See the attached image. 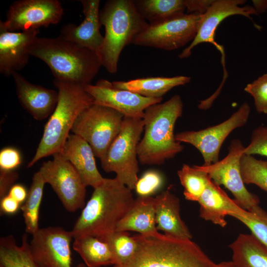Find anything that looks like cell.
<instances>
[{"mask_svg": "<svg viewBox=\"0 0 267 267\" xmlns=\"http://www.w3.org/2000/svg\"><path fill=\"white\" fill-rule=\"evenodd\" d=\"M63 13L58 0H18L10 5L3 22L8 31L22 32L57 24Z\"/></svg>", "mask_w": 267, "mask_h": 267, "instance_id": "obj_13", "label": "cell"}, {"mask_svg": "<svg viewBox=\"0 0 267 267\" xmlns=\"http://www.w3.org/2000/svg\"><path fill=\"white\" fill-rule=\"evenodd\" d=\"M39 29L12 32L0 20V73L5 77L22 70L28 64L30 48Z\"/></svg>", "mask_w": 267, "mask_h": 267, "instance_id": "obj_17", "label": "cell"}, {"mask_svg": "<svg viewBox=\"0 0 267 267\" xmlns=\"http://www.w3.org/2000/svg\"><path fill=\"white\" fill-rule=\"evenodd\" d=\"M143 129L142 119L124 117L119 133L100 159L103 170L114 173L115 178L132 190L138 179L137 148Z\"/></svg>", "mask_w": 267, "mask_h": 267, "instance_id": "obj_7", "label": "cell"}, {"mask_svg": "<svg viewBox=\"0 0 267 267\" xmlns=\"http://www.w3.org/2000/svg\"><path fill=\"white\" fill-rule=\"evenodd\" d=\"M250 107L244 102L228 119L215 126L197 131H184L175 135L179 142L189 143L197 149L204 159V165L219 161L221 146L230 133L244 126L249 119Z\"/></svg>", "mask_w": 267, "mask_h": 267, "instance_id": "obj_12", "label": "cell"}, {"mask_svg": "<svg viewBox=\"0 0 267 267\" xmlns=\"http://www.w3.org/2000/svg\"><path fill=\"white\" fill-rule=\"evenodd\" d=\"M124 117L113 109L93 103L79 115L71 132L87 141L100 159L119 133Z\"/></svg>", "mask_w": 267, "mask_h": 267, "instance_id": "obj_8", "label": "cell"}, {"mask_svg": "<svg viewBox=\"0 0 267 267\" xmlns=\"http://www.w3.org/2000/svg\"><path fill=\"white\" fill-rule=\"evenodd\" d=\"M177 174L184 188L185 198L187 200L198 202L211 179L208 175L200 170L197 165L191 167L185 164H183Z\"/></svg>", "mask_w": 267, "mask_h": 267, "instance_id": "obj_30", "label": "cell"}, {"mask_svg": "<svg viewBox=\"0 0 267 267\" xmlns=\"http://www.w3.org/2000/svg\"><path fill=\"white\" fill-rule=\"evenodd\" d=\"M183 102L175 95L163 103L147 107L142 120L144 134L137 148L138 161L142 165H161L181 152L184 147L176 139L174 128L181 117Z\"/></svg>", "mask_w": 267, "mask_h": 267, "instance_id": "obj_3", "label": "cell"}, {"mask_svg": "<svg viewBox=\"0 0 267 267\" xmlns=\"http://www.w3.org/2000/svg\"><path fill=\"white\" fill-rule=\"evenodd\" d=\"M30 55L43 61L54 80L85 86L90 84L102 66L98 55L60 36L37 37Z\"/></svg>", "mask_w": 267, "mask_h": 267, "instance_id": "obj_2", "label": "cell"}, {"mask_svg": "<svg viewBox=\"0 0 267 267\" xmlns=\"http://www.w3.org/2000/svg\"><path fill=\"white\" fill-rule=\"evenodd\" d=\"M134 201L132 190L116 178H104L93 191L71 231L73 238L99 237L115 230Z\"/></svg>", "mask_w": 267, "mask_h": 267, "instance_id": "obj_1", "label": "cell"}, {"mask_svg": "<svg viewBox=\"0 0 267 267\" xmlns=\"http://www.w3.org/2000/svg\"><path fill=\"white\" fill-rule=\"evenodd\" d=\"M136 8L149 24L184 13L185 0H134Z\"/></svg>", "mask_w": 267, "mask_h": 267, "instance_id": "obj_28", "label": "cell"}, {"mask_svg": "<svg viewBox=\"0 0 267 267\" xmlns=\"http://www.w3.org/2000/svg\"><path fill=\"white\" fill-rule=\"evenodd\" d=\"M86 91L92 97L93 103L113 109L124 117L142 119L145 109L161 103L163 98H149L135 92L114 87L112 82L98 80L95 85L84 86Z\"/></svg>", "mask_w": 267, "mask_h": 267, "instance_id": "obj_15", "label": "cell"}, {"mask_svg": "<svg viewBox=\"0 0 267 267\" xmlns=\"http://www.w3.org/2000/svg\"><path fill=\"white\" fill-rule=\"evenodd\" d=\"M231 216L247 226L252 234L267 248V213L264 210L260 207L253 212L243 209L239 214Z\"/></svg>", "mask_w": 267, "mask_h": 267, "instance_id": "obj_33", "label": "cell"}, {"mask_svg": "<svg viewBox=\"0 0 267 267\" xmlns=\"http://www.w3.org/2000/svg\"><path fill=\"white\" fill-rule=\"evenodd\" d=\"M43 163L39 169L45 183L49 184L64 208L74 212L85 206L86 186L72 165L60 152Z\"/></svg>", "mask_w": 267, "mask_h": 267, "instance_id": "obj_11", "label": "cell"}, {"mask_svg": "<svg viewBox=\"0 0 267 267\" xmlns=\"http://www.w3.org/2000/svg\"><path fill=\"white\" fill-rule=\"evenodd\" d=\"M240 169L244 183L255 184L267 191V166L265 161L243 154Z\"/></svg>", "mask_w": 267, "mask_h": 267, "instance_id": "obj_32", "label": "cell"}, {"mask_svg": "<svg viewBox=\"0 0 267 267\" xmlns=\"http://www.w3.org/2000/svg\"><path fill=\"white\" fill-rule=\"evenodd\" d=\"M244 148L240 140H232L227 155L222 160L210 165L197 166L215 183L229 190L239 206L253 212L260 207V200L257 196L247 189L241 175L240 162Z\"/></svg>", "mask_w": 267, "mask_h": 267, "instance_id": "obj_10", "label": "cell"}, {"mask_svg": "<svg viewBox=\"0 0 267 267\" xmlns=\"http://www.w3.org/2000/svg\"><path fill=\"white\" fill-rule=\"evenodd\" d=\"M116 231H136L142 235L158 232L156 227L155 199L139 197L117 224Z\"/></svg>", "mask_w": 267, "mask_h": 267, "instance_id": "obj_23", "label": "cell"}, {"mask_svg": "<svg viewBox=\"0 0 267 267\" xmlns=\"http://www.w3.org/2000/svg\"><path fill=\"white\" fill-rule=\"evenodd\" d=\"M53 84L58 90V102L45 125L35 154L28 164V168L43 158L60 152L78 117L93 103V98L84 86L55 80Z\"/></svg>", "mask_w": 267, "mask_h": 267, "instance_id": "obj_5", "label": "cell"}, {"mask_svg": "<svg viewBox=\"0 0 267 267\" xmlns=\"http://www.w3.org/2000/svg\"><path fill=\"white\" fill-rule=\"evenodd\" d=\"M60 152L74 167L86 186L94 188L103 181L104 178L97 169L93 151L82 137L70 134Z\"/></svg>", "mask_w": 267, "mask_h": 267, "instance_id": "obj_20", "label": "cell"}, {"mask_svg": "<svg viewBox=\"0 0 267 267\" xmlns=\"http://www.w3.org/2000/svg\"><path fill=\"white\" fill-rule=\"evenodd\" d=\"M243 0H217L202 14L196 35L189 46L179 54L180 58H185L191 54L192 49L203 43H211L220 52L223 68V79L227 73L225 65L223 47L215 40V32L220 23L227 17L233 15H243L251 19L250 15L257 14L254 7L250 5L240 6L245 2Z\"/></svg>", "mask_w": 267, "mask_h": 267, "instance_id": "obj_14", "label": "cell"}, {"mask_svg": "<svg viewBox=\"0 0 267 267\" xmlns=\"http://www.w3.org/2000/svg\"><path fill=\"white\" fill-rule=\"evenodd\" d=\"M21 162V154L15 148L7 147L1 150L0 152V171H13L20 165Z\"/></svg>", "mask_w": 267, "mask_h": 267, "instance_id": "obj_37", "label": "cell"}, {"mask_svg": "<svg viewBox=\"0 0 267 267\" xmlns=\"http://www.w3.org/2000/svg\"><path fill=\"white\" fill-rule=\"evenodd\" d=\"M73 248L87 267L115 265L107 244L96 237L87 236L74 238Z\"/></svg>", "mask_w": 267, "mask_h": 267, "instance_id": "obj_27", "label": "cell"}, {"mask_svg": "<svg viewBox=\"0 0 267 267\" xmlns=\"http://www.w3.org/2000/svg\"><path fill=\"white\" fill-rule=\"evenodd\" d=\"M18 174L12 171H1L0 174V199L6 195L13 183L18 178Z\"/></svg>", "mask_w": 267, "mask_h": 267, "instance_id": "obj_38", "label": "cell"}, {"mask_svg": "<svg viewBox=\"0 0 267 267\" xmlns=\"http://www.w3.org/2000/svg\"><path fill=\"white\" fill-rule=\"evenodd\" d=\"M265 163H266V165L267 166V161H265Z\"/></svg>", "mask_w": 267, "mask_h": 267, "instance_id": "obj_45", "label": "cell"}, {"mask_svg": "<svg viewBox=\"0 0 267 267\" xmlns=\"http://www.w3.org/2000/svg\"><path fill=\"white\" fill-rule=\"evenodd\" d=\"M213 1L214 0H185L187 13L203 14Z\"/></svg>", "mask_w": 267, "mask_h": 267, "instance_id": "obj_39", "label": "cell"}, {"mask_svg": "<svg viewBox=\"0 0 267 267\" xmlns=\"http://www.w3.org/2000/svg\"><path fill=\"white\" fill-rule=\"evenodd\" d=\"M229 247L238 267H267V248L252 234H240Z\"/></svg>", "mask_w": 267, "mask_h": 267, "instance_id": "obj_25", "label": "cell"}, {"mask_svg": "<svg viewBox=\"0 0 267 267\" xmlns=\"http://www.w3.org/2000/svg\"><path fill=\"white\" fill-rule=\"evenodd\" d=\"M76 267H87L86 265L84 263L79 264Z\"/></svg>", "mask_w": 267, "mask_h": 267, "instance_id": "obj_44", "label": "cell"}, {"mask_svg": "<svg viewBox=\"0 0 267 267\" xmlns=\"http://www.w3.org/2000/svg\"><path fill=\"white\" fill-rule=\"evenodd\" d=\"M7 194L21 204L26 200L28 192L23 185L15 184L10 188Z\"/></svg>", "mask_w": 267, "mask_h": 267, "instance_id": "obj_41", "label": "cell"}, {"mask_svg": "<svg viewBox=\"0 0 267 267\" xmlns=\"http://www.w3.org/2000/svg\"><path fill=\"white\" fill-rule=\"evenodd\" d=\"M45 184L40 171L36 172L33 177L25 203L20 207L23 213L27 233L33 235L40 229L39 211Z\"/></svg>", "mask_w": 267, "mask_h": 267, "instance_id": "obj_29", "label": "cell"}, {"mask_svg": "<svg viewBox=\"0 0 267 267\" xmlns=\"http://www.w3.org/2000/svg\"><path fill=\"white\" fill-rule=\"evenodd\" d=\"M157 229L180 239H191L192 235L180 216L178 198L169 189L154 197Z\"/></svg>", "mask_w": 267, "mask_h": 267, "instance_id": "obj_21", "label": "cell"}, {"mask_svg": "<svg viewBox=\"0 0 267 267\" xmlns=\"http://www.w3.org/2000/svg\"><path fill=\"white\" fill-rule=\"evenodd\" d=\"M198 202L200 217L222 227L227 224V215L237 214L243 209L211 179Z\"/></svg>", "mask_w": 267, "mask_h": 267, "instance_id": "obj_22", "label": "cell"}, {"mask_svg": "<svg viewBox=\"0 0 267 267\" xmlns=\"http://www.w3.org/2000/svg\"><path fill=\"white\" fill-rule=\"evenodd\" d=\"M72 238L71 231L60 227L40 228L29 242L31 252L42 267H72Z\"/></svg>", "mask_w": 267, "mask_h": 267, "instance_id": "obj_16", "label": "cell"}, {"mask_svg": "<svg viewBox=\"0 0 267 267\" xmlns=\"http://www.w3.org/2000/svg\"><path fill=\"white\" fill-rule=\"evenodd\" d=\"M163 183V178L160 173L148 171L138 178L134 190L139 197L151 196L161 188Z\"/></svg>", "mask_w": 267, "mask_h": 267, "instance_id": "obj_35", "label": "cell"}, {"mask_svg": "<svg viewBox=\"0 0 267 267\" xmlns=\"http://www.w3.org/2000/svg\"><path fill=\"white\" fill-rule=\"evenodd\" d=\"M244 90L254 98L257 111L267 114V73L248 84Z\"/></svg>", "mask_w": 267, "mask_h": 267, "instance_id": "obj_34", "label": "cell"}, {"mask_svg": "<svg viewBox=\"0 0 267 267\" xmlns=\"http://www.w3.org/2000/svg\"><path fill=\"white\" fill-rule=\"evenodd\" d=\"M0 205L2 213L9 215L16 213L21 207L20 204L8 194L0 199Z\"/></svg>", "mask_w": 267, "mask_h": 267, "instance_id": "obj_40", "label": "cell"}, {"mask_svg": "<svg viewBox=\"0 0 267 267\" xmlns=\"http://www.w3.org/2000/svg\"><path fill=\"white\" fill-rule=\"evenodd\" d=\"M190 79V77L184 76L148 77L127 81H114L112 84L116 88L128 90L146 97L163 98L171 89L188 83Z\"/></svg>", "mask_w": 267, "mask_h": 267, "instance_id": "obj_24", "label": "cell"}, {"mask_svg": "<svg viewBox=\"0 0 267 267\" xmlns=\"http://www.w3.org/2000/svg\"><path fill=\"white\" fill-rule=\"evenodd\" d=\"M136 249L124 264L113 267H219L194 242L159 232L133 236Z\"/></svg>", "mask_w": 267, "mask_h": 267, "instance_id": "obj_4", "label": "cell"}, {"mask_svg": "<svg viewBox=\"0 0 267 267\" xmlns=\"http://www.w3.org/2000/svg\"><path fill=\"white\" fill-rule=\"evenodd\" d=\"M219 267H238L234 263L231 261L222 262L218 264Z\"/></svg>", "mask_w": 267, "mask_h": 267, "instance_id": "obj_43", "label": "cell"}, {"mask_svg": "<svg viewBox=\"0 0 267 267\" xmlns=\"http://www.w3.org/2000/svg\"><path fill=\"white\" fill-rule=\"evenodd\" d=\"M243 154L267 157V126H259L253 131L250 142L245 147Z\"/></svg>", "mask_w": 267, "mask_h": 267, "instance_id": "obj_36", "label": "cell"}, {"mask_svg": "<svg viewBox=\"0 0 267 267\" xmlns=\"http://www.w3.org/2000/svg\"><path fill=\"white\" fill-rule=\"evenodd\" d=\"M202 14H180L147 26L132 44L165 50L178 49L194 39Z\"/></svg>", "mask_w": 267, "mask_h": 267, "instance_id": "obj_9", "label": "cell"}, {"mask_svg": "<svg viewBox=\"0 0 267 267\" xmlns=\"http://www.w3.org/2000/svg\"><path fill=\"white\" fill-rule=\"evenodd\" d=\"M100 20L105 34L98 55L102 66L115 74L122 50L132 44L148 23L137 11L134 0L107 1L100 11Z\"/></svg>", "mask_w": 267, "mask_h": 267, "instance_id": "obj_6", "label": "cell"}, {"mask_svg": "<svg viewBox=\"0 0 267 267\" xmlns=\"http://www.w3.org/2000/svg\"><path fill=\"white\" fill-rule=\"evenodd\" d=\"M254 7L257 14L264 12L267 9V0H252Z\"/></svg>", "mask_w": 267, "mask_h": 267, "instance_id": "obj_42", "label": "cell"}, {"mask_svg": "<svg viewBox=\"0 0 267 267\" xmlns=\"http://www.w3.org/2000/svg\"><path fill=\"white\" fill-rule=\"evenodd\" d=\"M12 77L21 106L37 120L49 117L57 105L58 91L32 84L18 72Z\"/></svg>", "mask_w": 267, "mask_h": 267, "instance_id": "obj_19", "label": "cell"}, {"mask_svg": "<svg viewBox=\"0 0 267 267\" xmlns=\"http://www.w3.org/2000/svg\"><path fill=\"white\" fill-rule=\"evenodd\" d=\"M83 7L84 19L76 25L70 23L64 25L59 36L87 48L98 55L101 48L104 36L100 32V0H80ZM99 56V55H98Z\"/></svg>", "mask_w": 267, "mask_h": 267, "instance_id": "obj_18", "label": "cell"}, {"mask_svg": "<svg viewBox=\"0 0 267 267\" xmlns=\"http://www.w3.org/2000/svg\"><path fill=\"white\" fill-rule=\"evenodd\" d=\"M0 267H42L32 255L27 233L20 245L12 235L0 238Z\"/></svg>", "mask_w": 267, "mask_h": 267, "instance_id": "obj_26", "label": "cell"}, {"mask_svg": "<svg viewBox=\"0 0 267 267\" xmlns=\"http://www.w3.org/2000/svg\"><path fill=\"white\" fill-rule=\"evenodd\" d=\"M97 238L108 246L114 258V266H121L126 263L136 249L135 238L131 236L128 231L115 230Z\"/></svg>", "mask_w": 267, "mask_h": 267, "instance_id": "obj_31", "label": "cell"}]
</instances>
